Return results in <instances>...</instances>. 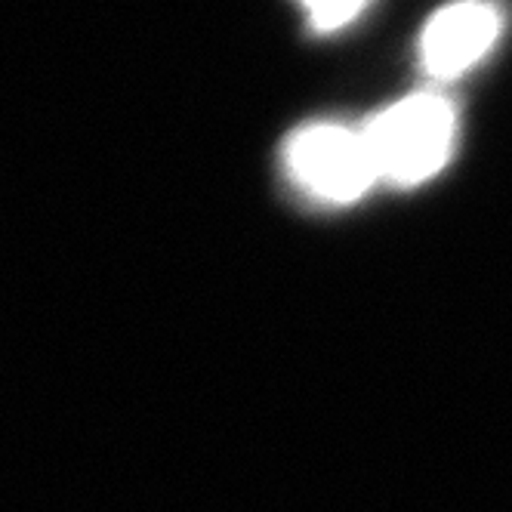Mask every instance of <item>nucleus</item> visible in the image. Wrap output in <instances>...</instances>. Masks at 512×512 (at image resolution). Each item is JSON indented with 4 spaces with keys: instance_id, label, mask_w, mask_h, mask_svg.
<instances>
[{
    "instance_id": "1",
    "label": "nucleus",
    "mask_w": 512,
    "mask_h": 512,
    "mask_svg": "<svg viewBox=\"0 0 512 512\" xmlns=\"http://www.w3.org/2000/svg\"><path fill=\"white\" fill-rule=\"evenodd\" d=\"M380 179L417 186L442 170L454 152L457 112L442 93H411L364 127Z\"/></svg>"
},
{
    "instance_id": "2",
    "label": "nucleus",
    "mask_w": 512,
    "mask_h": 512,
    "mask_svg": "<svg viewBox=\"0 0 512 512\" xmlns=\"http://www.w3.org/2000/svg\"><path fill=\"white\" fill-rule=\"evenodd\" d=\"M284 173L300 192L327 204H349L380 179L364 130L327 121L306 124L287 136Z\"/></svg>"
},
{
    "instance_id": "3",
    "label": "nucleus",
    "mask_w": 512,
    "mask_h": 512,
    "mask_svg": "<svg viewBox=\"0 0 512 512\" xmlns=\"http://www.w3.org/2000/svg\"><path fill=\"white\" fill-rule=\"evenodd\" d=\"M503 34L497 0H454L426 22L420 34V65L435 81H457L479 65Z\"/></svg>"
},
{
    "instance_id": "4",
    "label": "nucleus",
    "mask_w": 512,
    "mask_h": 512,
    "mask_svg": "<svg viewBox=\"0 0 512 512\" xmlns=\"http://www.w3.org/2000/svg\"><path fill=\"white\" fill-rule=\"evenodd\" d=\"M312 31L318 34H331L346 28L352 19L361 16V10L371 4V0H300Z\"/></svg>"
}]
</instances>
